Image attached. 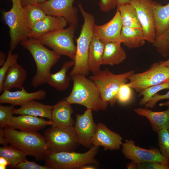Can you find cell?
<instances>
[{
    "mask_svg": "<svg viewBox=\"0 0 169 169\" xmlns=\"http://www.w3.org/2000/svg\"><path fill=\"white\" fill-rule=\"evenodd\" d=\"M3 131L10 145L37 160H44L49 151L44 136L37 132L18 131L8 127L3 129Z\"/></svg>",
    "mask_w": 169,
    "mask_h": 169,
    "instance_id": "4",
    "label": "cell"
},
{
    "mask_svg": "<svg viewBox=\"0 0 169 169\" xmlns=\"http://www.w3.org/2000/svg\"><path fill=\"white\" fill-rule=\"evenodd\" d=\"M13 106L0 105V128L8 127L14 114Z\"/></svg>",
    "mask_w": 169,
    "mask_h": 169,
    "instance_id": "34",
    "label": "cell"
},
{
    "mask_svg": "<svg viewBox=\"0 0 169 169\" xmlns=\"http://www.w3.org/2000/svg\"><path fill=\"white\" fill-rule=\"evenodd\" d=\"M137 169H169V165L156 161H150L138 163Z\"/></svg>",
    "mask_w": 169,
    "mask_h": 169,
    "instance_id": "37",
    "label": "cell"
},
{
    "mask_svg": "<svg viewBox=\"0 0 169 169\" xmlns=\"http://www.w3.org/2000/svg\"><path fill=\"white\" fill-rule=\"evenodd\" d=\"M120 38L122 43L129 49L141 47L146 41L142 29L124 26L121 30Z\"/></svg>",
    "mask_w": 169,
    "mask_h": 169,
    "instance_id": "27",
    "label": "cell"
},
{
    "mask_svg": "<svg viewBox=\"0 0 169 169\" xmlns=\"http://www.w3.org/2000/svg\"><path fill=\"white\" fill-rule=\"evenodd\" d=\"M20 44L30 52L35 63L36 72L31 81L33 87L36 88L47 83L51 69L61 55L46 48L37 38H29Z\"/></svg>",
    "mask_w": 169,
    "mask_h": 169,
    "instance_id": "1",
    "label": "cell"
},
{
    "mask_svg": "<svg viewBox=\"0 0 169 169\" xmlns=\"http://www.w3.org/2000/svg\"><path fill=\"white\" fill-rule=\"evenodd\" d=\"M53 105L44 104L34 100L30 101L18 109L13 110L14 114L28 115L46 118L50 120Z\"/></svg>",
    "mask_w": 169,
    "mask_h": 169,
    "instance_id": "24",
    "label": "cell"
},
{
    "mask_svg": "<svg viewBox=\"0 0 169 169\" xmlns=\"http://www.w3.org/2000/svg\"><path fill=\"white\" fill-rule=\"evenodd\" d=\"M74 62L69 60L65 62L59 70L54 73L50 74L47 83L58 91L66 90L69 85L71 77L67 75L70 68L73 66Z\"/></svg>",
    "mask_w": 169,
    "mask_h": 169,
    "instance_id": "25",
    "label": "cell"
},
{
    "mask_svg": "<svg viewBox=\"0 0 169 169\" xmlns=\"http://www.w3.org/2000/svg\"><path fill=\"white\" fill-rule=\"evenodd\" d=\"M122 152L126 158L138 164L156 161L169 165V159L157 148L146 149L136 146L133 140H127L122 145Z\"/></svg>",
    "mask_w": 169,
    "mask_h": 169,
    "instance_id": "12",
    "label": "cell"
},
{
    "mask_svg": "<svg viewBox=\"0 0 169 169\" xmlns=\"http://www.w3.org/2000/svg\"><path fill=\"white\" fill-rule=\"evenodd\" d=\"M137 163L132 161L127 165L126 168L128 169H137Z\"/></svg>",
    "mask_w": 169,
    "mask_h": 169,
    "instance_id": "46",
    "label": "cell"
},
{
    "mask_svg": "<svg viewBox=\"0 0 169 169\" xmlns=\"http://www.w3.org/2000/svg\"><path fill=\"white\" fill-rule=\"evenodd\" d=\"M44 132L43 136L49 151H74L79 144L73 126H51Z\"/></svg>",
    "mask_w": 169,
    "mask_h": 169,
    "instance_id": "9",
    "label": "cell"
},
{
    "mask_svg": "<svg viewBox=\"0 0 169 169\" xmlns=\"http://www.w3.org/2000/svg\"><path fill=\"white\" fill-rule=\"evenodd\" d=\"M162 64L164 65L169 68V59L166 61H161Z\"/></svg>",
    "mask_w": 169,
    "mask_h": 169,
    "instance_id": "48",
    "label": "cell"
},
{
    "mask_svg": "<svg viewBox=\"0 0 169 169\" xmlns=\"http://www.w3.org/2000/svg\"><path fill=\"white\" fill-rule=\"evenodd\" d=\"M99 147L92 145L87 151L80 153L72 152L49 151L44 160L45 166L50 169H79L86 165L99 166L95 159Z\"/></svg>",
    "mask_w": 169,
    "mask_h": 169,
    "instance_id": "5",
    "label": "cell"
},
{
    "mask_svg": "<svg viewBox=\"0 0 169 169\" xmlns=\"http://www.w3.org/2000/svg\"><path fill=\"white\" fill-rule=\"evenodd\" d=\"M117 9L120 12L123 26L142 29L136 10L131 4L121 6Z\"/></svg>",
    "mask_w": 169,
    "mask_h": 169,
    "instance_id": "29",
    "label": "cell"
},
{
    "mask_svg": "<svg viewBox=\"0 0 169 169\" xmlns=\"http://www.w3.org/2000/svg\"><path fill=\"white\" fill-rule=\"evenodd\" d=\"M122 140L119 134L111 130L105 125L99 123L91 143L92 145L102 146L110 150H116L119 149L122 145Z\"/></svg>",
    "mask_w": 169,
    "mask_h": 169,
    "instance_id": "16",
    "label": "cell"
},
{
    "mask_svg": "<svg viewBox=\"0 0 169 169\" xmlns=\"http://www.w3.org/2000/svg\"><path fill=\"white\" fill-rule=\"evenodd\" d=\"M92 111L90 109H87L83 114H76L73 126L79 144L87 148L92 146L91 141L97 126L94 121Z\"/></svg>",
    "mask_w": 169,
    "mask_h": 169,
    "instance_id": "14",
    "label": "cell"
},
{
    "mask_svg": "<svg viewBox=\"0 0 169 169\" xmlns=\"http://www.w3.org/2000/svg\"><path fill=\"white\" fill-rule=\"evenodd\" d=\"M12 7L3 15L6 24L10 29V47L13 51L18 44L30 37L31 29L28 26L24 7L21 0H11Z\"/></svg>",
    "mask_w": 169,
    "mask_h": 169,
    "instance_id": "6",
    "label": "cell"
},
{
    "mask_svg": "<svg viewBox=\"0 0 169 169\" xmlns=\"http://www.w3.org/2000/svg\"><path fill=\"white\" fill-rule=\"evenodd\" d=\"M20 90L13 91L3 90L0 96V103L21 106L32 100H43L46 96V93L43 89L33 92H28L24 87Z\"/></svg>",
    "mask_w": 169,
    "mask_h": 169,
    "instance_id": "17",
    "label": "cell"
},
{
    "mask_svg": "<svg viewBox=\"0 0 169 169\" xmlns=\"http://www.w3.org/2000/svg\"><path fill=\"white\" fill-rule=\"evenodd\" d=\"M132 88L127 84L124 83L120 86L117 94V100L120 104L125 105L131 100L133 93Z\"/></svg>",
    "mask_w": 169,
    "mask_h": 169,
    "instance_id": "36",
    "label": "cell"
},
{
    "mask_svg": "<svg viewBox=\"0 0 169 169\" xmlns=\"http://www.w3.org/2000/svg\"><path fill=\"white\" fill-rule=\"evenodd\" d=\"M153 12L156 38L162 35L169 28V3L162 6L156 2Z\"/></svg>",
    "mask_w": 169,
    "mask_h": 169,
    "instance_id": "28",
    "label": "cell"
},
{
    "mask_svg": "<svg viewBox=\"0 0 169 169\" xmlns=\"http://www.w3.org/2000/svg\"><path fill=\"white\" fill-rule=\"evenodd\" d=\"M6 59L5 54L1 51L0 52V65L1 66L3 64Z\"/></svg>",
    "mask_w": 169,
    "mask_h": 169,
    "instance_id": "45",
    "label": "cell"
},
{
    "mask_svg": "<svg viewBox=\"0 0 169 169\" xmlns=\"http://www.w3.org/2000/svg\"><path fill=\"white\" fill-rule=\"evenodd\" d=\"M50 120H46L42 118L28 115L13 116L8 126L20 131L37 132L48 125H52Z\"/></svg>",
    "mask_w": 169,
    "mask_h": 169,
    "instance_id": "18",
    "label": "cell"
},
{
    "mask_svg": "<svg viewBox=\"0 0 169 169\" xmlns=\"http://www.w3.org/2000/svg\"><path fill=\"white\" fill-rule=\"evenodd\" d=\"M99 6L101 11L108 12L117 7V0H100Z\"/></svg>",
    "mask_w": 169,
    "mask_h": 169,
    "instance_id": "39",
    "label": "cell"
},
{
    "mask_svg": "<svg viewBox=\"0 0 169 169\" xmlns=\"http://www.w3.org/2000/svg\"><path fill=\"white\" fill-rule=\"evenodd\" d=\"M15 168L18 169H50L46 166H43L34 162L26 160L19 163Z\"/></svg>",
    "mask_w": 169,
    "mask_h": 169,
    "instance_id": "38",
    "label": "cell"
},
{
    "mask_svg": "<svg viewBox=\"0 0 169 169\" xmlns=\"http://www.w3.org/2000/svg\"><path fill=\"white\" fill-rule=\"evenodd\" d=\"M45 0H21V3L23 7L34 4L40 3Z\"/></svg>",
    "mask_w": 169,
    "mask_h": 169,
    "instance_id": "41",
    "label": "cell"
},
{
    "mask_svg": "<svg viewBox=\"0 0 169 169\" xmlns=\"http://www.w3.org/2000/svg\"><path fill=\"white\" fill-rule=\"evenodd\" d=\"M90 164L86 165L80 168L79 169H95L96 167L90 165Z\"/></svg>",
    "mask_w": 169,
    "mask_h": 169,
    "instance_id": "47",
    "label": "cell"
},
{
    "mask_svg": "<svg viewBox=\"0 0 169 169\" xmlns=\"http://www.w3.org/2000/svg\"><path fill=\"white\" fill-rule=\"evenodd\" d=\"M12 51L9 49L6 60L0 69V92L3 91L2 84L5 74L10 67L14 62L17 61L18 58L17 54H13Z\"/></svg>",
    "mask_w": 169,
    "mask_h": 169,
    "instance_id": "35",
    "label": "cell"
},
{
    "mask_svg": "<svg viewBox=\"0 0 169 169\" xmlns=\"http://www.w3.org/2000/svg\"><path fill=\"white\" fill-rule=\"evenodd\" d=\"M79 10L84 19L79 37L76 39V50L74 60V64L70 72V77L76 74L88 75L90 72L88 56L90 44L93 34L95 24L94 16L86 12L80 3H78Z\"/></svg>",
    "mask_w": 169,
    "mask_h": 169,
    "instance_id": "3",
    "label": "cell"
},
{
    "mask_svg": "<svg viewBox=\"0 0 169 169\" xmlns=\"http://www.w3.org/2000/svg\"><path fill=\"white\" fill-rule=\"evenodd\" d=\"M74 0H48L39 3L47 15L64 18L69 25L77 27L78 22V9L73 7Z\"/></svg>",
    "mask_w": 169,
    "mask_h": 169,
    "instance_id": "13",
    "label": "cell"
},
{
    "mask_svg": "<svg viewBox=\"0 0 169 169\" xmlns=\"http://www.w3.org/2000/svg\"><path fill=\"white\" fill-rule=\"evenodd\" d=\"M73 85L70 95L65 99L71 104L83 105L92 111L106 110L109 104L102 99L94 83L85 76L76 74L70 77Z\"/></svg>",
    "mask_w": 169,
    "mask_h": 169,
    "instance_id": "2",
    "label": "cell"
},
{
    "mask_svg": "<svg viewBox=\"0 0 169 169\" xmlns=\"http://www.w3.org/2000/svg\"><path fill=\"white\" fill-rule=\"evenodd\" d=\"M153 0H130L135 8L146 41L153 43L156 38L153 8Z\"/></svg>",
    "mask_w": 169,
    "mask_h": 169,
    "instance_id": "11",
    "label": "cell"
},
{
    "mask_svg": "<svg viewBox=\"0 0 169 169\" xmlns=\"http://www.w3.org/2000/svg\"><path fill=\"white\" fill-rule=\"evenodd\" d=\"M121 44L114 42L105 44L102 65L113 66L121 63L126 59V53Z\"/></svg>",
    "mask_w": 169,
    "mask_h": 169,
    "instance_id": "26",
    "label": "cell"
},
{
    "mask_svg": "<svg viewBox=\"0 0 169 169\" xmlns=\"http://www.w3.org/2000/svg\"><path fill=\"white\" fill-rule=\"evenodd\" d=\"M122 26L120 12L117 9L113 17L107 23L101 25L95 24L94 34L104 44L110 42L121 44L120 33Z\"/></svg>",
    "mask_w": 169,
    "mask_h": 169,
    "instance_id": "15",
    "label": "cell"
},
{
    "mask_svg": "<svg viewBox=\"0 0 169 169\" xmlns=\"http://www.w3.org/2000/svg\"><path fill=\"white\" fill-rule=\"evenodd\" d=\"M157 133L159 150L164 156L169 159V128L162 129Z\"/></svg>",
    "mask_w": 169,
    "mask_h": 169,
    "instance_id": "33",
    "label": "cell"
},
{
    "mask_svg": "<svg viewBox=\"0 0 169 169\" xmlns=\"http://www.w3.org/2000/svg\"><path fill=\"white\" fill-rule=\"evenodd\" d=\"M169 78V68L161 61L153 64L147 70L142 73L130 75L127 84L140 93L145 89L162 83Z\"/></svg>",
    "mask_w": 169,
    "mask_h": 169,
    "instance_id": "10",
    "label": "cell"
},
{
    "mask_svg": "<svg viewBox=\"0 0 169 169\" xmlns=\"http://www.w3.org/2000/svg\"><path fill=\"white\" fill-rule=\"evenodd\" d=\"M27 155L18 148L11 145L0 148V156L5 158L11 168H15L19 163L26 159Z\"/></svg>",
    "mask_w": 169,
    "mask_h": 169,
    "instance_id": "30",
    "label": "cell"
},
{
    "mask_svg": "<svg viewBox=\"0 0 169 169\" xmlns=\"http://www.w3.org/2000/svg\"><path fill=\"white\" fill-rule=\"evenodd\" d=\"M164 111H154L145 108H138L134 110L137 114L147 118L154 131L157 132L160 130L169 128V107Z\"/></svg>",
    "mask_w": 169,
    "mask_h": 169,
    "instance_id": "22",
    "label": "cell"
},
{
    "mask_svg": "<svg viewBox=\"0 0 169 169\" xmlns=\"http://www.w3.org/2000/svg\"><path fill=\"white\" fill-rule=\"evenodd\" d=\"M134 73V70L115 74L106 69L91 75L90 79L95 84L103 101L113 107L117 100L118 90L122 84L126 83L127 77Z\"/></svg>",
    "mask_w": 169,
    "mask_h": 169,
    "instance_id": "7",
    "label": "cell"
},
{
    "mask_svg": "<svg viewBox=\"0 0 169 169\" xmlns=\"http://www.w3.org/2000/svg\"><path fill=\"white\" fill-rule=\"evenodd\" d=\"M8 165V163L7 160L3 157L0 156V169H5Z\"/></svg>",
    "mask_w": 169,
    "mask_h": 169,
    "instance_id": "43",
    "label": "cell"
},
{
    "mask_svg": "<svg viewBox=\"0 0 169 169\" xmlns=\"http://www.w3.org/2000/svg\"><path fill=\"white\" fill-rule=\"evenodd\" d=\"M77 27L69 25L66 28L46 34L37 39L43 44L52 49L58 54L66 56L74 61L76 46L74 43V38Z\"/></svg>",
    "mask_w": 169,
    "mask_h": 169,
    "instance_id": "8",
    "label": "cell"
},
{
    "mask_svg": "<svg viewBox=\"0 0 169 169\" xmlns=\"http://www.w3.org/2000/svg\"><path fill=\"white\" fill-rule=\"evenodd\" d=\"M165 81L169 83V78L166 80Z\"/></svg>",
    "mask_w": 169,
    "mask_h": 169,
    "instance_id": "50",
    "label": "cell"
},
{
    "mask_svg": "<svg viewBox=\"0 0 169 169\" xmlns=\"http://www.w3.org/2000/svg\"><path fill=\"white\" fill-rule=\"evenodd\" d=\"M71 105L65 99L53 105L52 111V126L67 127L74 126L75 121L72 117L73 110Z\"/></svg>",
    "mask_w": 169,
    "mask_h": 169,
    "instance_id": "20",
    "label": "cell"
},
{
    "mask_svg": "<svg viewBox=\"0 0 169 169\" xmlns=\"http://www.w3.org/2000/svg\"><path fill=\"white\" fill-rule=\"evenodd\" d=\"M23 7L26 21L30 29L36 23L47 15L38 3L29 5Z\"/></svg>",
    "mask_w": 169,
    "mask_h": 169,
    "instance_id": "31",
    "label": "cell"
},
{
    "mask_svg": "<svg viewBox=\"0 0 169 169\" xmlns=\"http://www.w3.org/2000/svg\"><path fill=\"white\" fill-rule=\"evenodd\" d=\"M160 106H166L169 107V100L164 103H161L159 104Z\"/></svg>",
    "mask_w": 169,
    "mask_h": 169,
    "instance_id": "49",
    "label": "cell"
},
{
    "mask_svg": "<svg viewBox=\"0 0 169 169\" xmlns=\"http://www.w3.org/2000/svg\"><path fill=\"white\" fill-rule=\"evenodd\" d=\"M3 129H0V143L3 146H6L9 143L3 135Z\"/></svg>",
    "mask_w": 169,
    "mask_h": 169,
    "instance_id": "42",
    "label": "cell"
},
{
    "mask_svg": "<svg viewBox=\"0 0 169 169\" xmlns=\"http://www.w3.org/2000/svg\"><path fill=\"white\" fill-rule=\"evenodd\" d=\"M27 76L25 69L17 61L14 62L10 67L5 74L2 84L3 91L10 90L14 88L22 89Z\"/></svg>",
    "mask_w": 169,
    "mask_h": 169,
    "instance_id": "21",
    "label": "cell"
},
{
    "mask_svg": "<svg viewBox=\"0 0 169 169\" xmlns=\"http://www.w3.org/2000/svg\"><path fill=\"white\" fill-rule=\"evenodd\" d=\"M166 99H169V90L166 93L163 95L156 94L145 105V107L147 108H152L155 106L158 101Z\"/></svg>",
    "mask_w": 169,
    "mask_h": 169,
    "instance_id": "40",
    "label": "cell"
},
{
    "mask_svg": "<svg viewBox=\"0 0 169 169\" xmlns=\"http://www.w3.org/2000/svg\"><path fill=\"white\" fill-rule=\"evenodd\" d=\"M169 89V83L167 82L147 88L140 93L139 96L143 98L139 102L140 106L145 105L157 92L161 90Z\"/></svg>",
    "mask_w": 169,
    "mask_h": 169,
    "instance_id": "32",
    "label": "cell"
},
{
    "mask_svg": "<svg viewBox=\"0 0 169 169\" xmlns=\"http://www.w3.org/2000/svg\"><path fill=\"white\" fill-rule=\"evenodd\" d=\"M117 8L121 6L130 3V0H116Z\"/></svg>",
    "mask_w": 169,
    "mask_h": 169,
    "instance_id": "44",
    "label": "cell"
},
{
    "mask_svg": "<svg viewBox=\"0 0 169 169\" xmlns=\"http://www.w3.org/2000/svg\"><path fill=\"white\" fill-rule=\"evenodd\" d=\"M104 47L105 44L94 34L90 46L88 56L89 70L93 74L101 70L100 67L102 65Z\"/></svg>",
    "mask_w": 169,
    "mask_h": 169,
    "instance_id": "23",
    "label": "cell"
},
{
    "mask_svg": "<svg viewBox=\"0 0 169 169\" xmlns=\"http://www.w3.org/2000/svg\"><path fill=\"white\" fill-rule=\"evenodd\" d=\"M67 24L66 19L62 17L47 15L31 29L29 38H37L46 34L64 28Z\"/></svg>",
    "mask_w": 169,
    "mask_h": 169,
    "instance_id": "19",
    "label": "cell"
}]
</instances>
